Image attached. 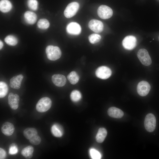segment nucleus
<instances>
[{"label":"nucleus","instance_id":"nucleus-6","mask_svg":"<svg viewBox=\"0 0 159 159\" xmlns=\"http://www.w3.org/2000/svg\"><path fill=\"white\" fill-rule=\"evenodd\" d=\"M97 14L99 16L103 19H107L112 15L113 11L109 7L105 5L100 6L98 9Z\"/></svg>","mask_w":159,"mask_h":159},{"label":"nucleus","instance_id":"nucleus-33","mask_svg":"<svg viewBox=\"0 0 159 159\" xmlns=\"http://www.w3.org/2000/svg\"><path fill=\"white\" fill-rule=\"evenodd\" d=\"M6 157V153L2 148H0V159H4Z\"/></svg>","mask_w":159,"mask_h":159},{"label":"nucleus","instance_id":"nucleus-20","mask_svg":"<svg viewBox=\"0 0 159 159\" xmlns=\"http://www.w3.org/2000/svg\"><path fill=\"white\" fill-rule=\"evenodd\" d=\"M107 134V131L105 128H100L96 136V141L99 143H102L105 139Z\"/></svg>","mask_w":159,"mask_h":159},{"label":"nucleus","instance_id":"nucleus-28","mask_svg":"<svg viewBox=\"0 0 159 159\" xmlns=\"http://www.w3.org/2000/svg\"><path fill=\"white\" fill-rule=\"evenodd\" d=\"M101 38L100 35L93 34H90L88 37V39L90 42L92 44L97 43L100 41Z\"/></svg>","mask_w":159,"mask_h":159},{"label":"nucleus","instance_id":"nucleus-11","mask_svg":"<svg viewBox=\"0 0 159 159\" xmlns=\"http://www.w3.org/2000/svg\"><path fill=\"white\" fill-rule=\"evenodd\" d=\"M67 33L72 35H77L81 32V28L80 25L75 22H71L69 23L66 27Z\"/></svg>","mask_w":159,"mask_h":159},{"label":"nucleus","instance_id":"nucleus-22","mask_svg":"<svg viewBox=\"0 0 159 159\" xmlns=\"http://www.w3.org/2000/svg\"><path fill=\"white\" fill-rule=\"evenodd\" d=\"M38 134L37 130L35 128L29 127L25 129L23 131V134L25 138L29 140Z\"/></svg>","mask_w":159,"mask_h":159},{"label":"nucleus","instance_id":"nucleus-34","mask_svg":"<svg viewBox=\"0 0 159 159\" xmlns=\"http://www.w3.org/2000/svg\"><path fill=\"white\" fill-rule=\"evenodd\" d=\"M3 46V42L0 40V49H1Z\"/></svg>","mask_w":159,"mask_h":159},{"label":"nucleus","instance_id":"nucleus-16","mask_svg":"<svg viewBox=\"0 0 159 159\" xmlns=\"http://www.w3.org/2000/svg\"><path fill=\"white\" fill-rule=\"evenodd\" d=\"M107 112L110 116L117 118H121L124 114L121 110L115 107H111L109 108Z\"/></svg>","mask_w":159,"mask_h":159},{"label":"nucleus","instance_id":"nucleus-12","mask_svg":"<svg viewBox=\"0 0 159 159\" xmlns=\"http://www.w3.org/2000/svg\"><path fill=\"white\" fill-rule=\"evenodd\" d=\"M19 97L17 94L12 93L9 94L8 97V102L10 107L14 110L17 109L19 105Z\"/></svg>","mask_w":159,"mask_h":159},{"label":"nucleus","instance_id":"nucleus-15","mask_svg":"<svg viewBox=\"0 0 159 159\" xmlns=\"http://www.w3.org/2000/svg\"><path fill=\"white\" fill-rule=\"evenodd\" d=\"M1 131L3 133L7 136L11 135L14 131V127L13 124L9 122L4 123L2 126Z\"/></svg>","mask_w":159,"mask_h":159},{"label":"nucleus","instance_id":"nucleus-19","mask_svg":"<svg viewBox=\"0 0 159 159\" xmlns=\"http://www.w3.org/2000/svg\"><path fill=\"white\" fill-rule=\"evenodd\" d=\"M12 5L8 0H1L0 1V10L4 13L9 11L11 9Z\"/></svg>","mask_w":159,"mask_h":159},{"label":"nucleus","instance_id":"nucleus-24","mask_svg":"<svg viewBox=\"0 0 159 159\" xmlns=\"http://www.w3.org/2000/svg\"><path fill=\"white\" fill-rule=\"evenodd\" d=\"M8 87L7 85L4 82L1 81L0 82V97H4L7 94Z\"/></svg>","mask_w":159,"mask_h":159},{"label":"nucleus","instance_id":"nucleus-10","mask_svg":"<svg viewBox=\"0 0 159 159\" xmlns=\"http://www.w3.org/2000/svg\"><path fill=\"white\" fill-rule=\"evenodd\" d=\"M88 27L90 29L94 32L99 33L103 31L104 25L101 21L95 19H92L89 22Z\"/></svg>","mask_w":159,"mask_h":159},{"label":"nucleus","instance_id":"nucleus-27","mask_svg":"<svg viewBox=\"0 0 159 159\" xmlns=\"http://www.w3.org/2000/svg\"><path fill=\"white\" fill-rule=\"evenodd\" d=\"M49 25L48 21L45 19H40L37 23V26L38 28L43 29H47L49 27Z\"/></svg>","mask_w":159,"mask_h":159},{"label":"nucleus","instance_id":"nucleus-35","mask_svg":"<svg viewBox=\"0 0 159 159\" xmlns=\"http://www.w3.org/2000/svg\"><path fill=\"white\" fill-rule=\"evenodd\" d=\"M158 39H159V38H158Z\"/></svg>","mask_w":159,"mask_h":159},{"label":"nucleus","instance_id":"nucleus-14","mask_svg":"<svg viewBox=\"0 0 159 159\" xmlns=\"http://www.w3.org/2000/svg\"><path fill=\"white\" fill-rule=\"evenodd\" d=\"M23 78V76L22 74H19L13 77L10 81V87L14 89H19L21 87Z\"/></svg>","mask_w":159,"mask_h":159},{"label":"nucleus","instance_id":"nucleus-9","mask_svg":"<svg viewBox=\"0 0 159 159\" xmlns=\"http://www.w3.org/2000/svg\"><path fill=\"white\" fill-rule=\"evenodd\" d=\"M137 39L136 37L132 35L126 37L122 41V44L124 47L129 50L132 49L136 46Z\"/></svg>","mask_w":159,"mask_h":159},{"label":"nucleus","instance_id":"nucleus-3","mask_svg":"<svg viewBox=\"0 0 159 159\" xmlns=\"http://www.w3.org/2000/svg\"><path fill=\"white\" fill-rule=\"evenodd\" d=\"M156 120L155 116L152 113H149L146 116L144 122V126L148 132H151L154 131L156 127Z\"/></svg>","mask_w":159,"mask_h":159},{"label":"nucleus","instance_id":"nucleus-17","mask_svg":"<svg viewBox=\"0 0 159 159\" xmlns=\"http://www.w3.org/2000/svg\"><path fill=\"white\" fill-rule=\"evenodd\" d=\"M24 17L26 22L30 24H34L37 19V16L36 14L33 12L29 11L25 12Z\"/></svg>","mask_w":159,"mask_h":159},{"label":"nucleus","instance_id":"nucleus-23","mask_svg":"<svg viewBox=\"0 0 159 159\" xmlns=\"http://www.w3.org/2000/svg\"><path fill=\"white\" fill-rule=\"evenodd\" d=\"M67 79L69 82L72 85L76 84L78 81L79 77L77 73L73 71L70 72L68 75Z\"/></svg>","mask_w":159,"mask_h":159},{"label":"nucleus","instance_id":"nucleus-2","mask_svg":"<svg viewBox=\"0 0 159 159\" xmlns=\"http://www.w3.org/2000/svg\"><path fill=\"white\" fill-rule=\"evenodd\" d=\"M52 105L51 99L47 97H44L40 99L37 103L36 109L39 112H44L49 110Z\"/></svg>","mask_w":159,"mask_h":159},{"label":"nucleus","instance_id":"nucleus-1","mask_svg":"<svg viewBox=\"0 0 159 159\" xmlns=\"http://www.w3.org/2000/svg\"><path fill=\"white\" fill-rule=\"evenodd\" d=\"M46 53L48 59L52 61L58 59L62 54L60 48L57 46L53 45H49L47 47Z\"/></svg>","mask_w":159,"mask_h":159},{"label":"nucleus","instance_id":"nucleus-31","mask_svg":"<svg viewBox=\"0 0 159 159\" xmlns=\"http://www.w3.org/2000/svg\"><path fill=\"white\" fill-rule=\"evenodd\" d=\"M41 141L40 137L37 135L33 136L29 139L30 143L34 145H37L39 144Z\"/></svg>","mask_w":159,"mask_h":159},{"label":"nucleus","instance_id":"nucleus-32","mask_svg":"<svg viewBox=\"0 0 159 159\" xmlns=\"http://www.w3.org/2000/svg\"><path fill=\"white\" fill-rule=\"evenodd\" d=\"M18 152V149L17 146L14 144H12L9 149V153L11 155H15Z\"/></svg>","mask_w":159,"mask_h":159},{"label":"nucleus","instance_id":"nucleus-7","mask_svg":"<svg viewBox=\"0 0 159 159\" xmlns=\"http://www.w3.org/2000/svg\"><path fill=\"white\" fill-rule=\"evenodd\" d=\"M112 71L108 67L101 66L98 67L95 71V75L98 78L106 79L109 78L112 74Z\"/></svg>","mask_w":159,"mask_h":159},{"label":"nucleus","instance_id":"nucleus-8","mask_svg":"<svg viewBox=\"0 0 159 159\" xmlns=\"http://www.w3.org/2000/svg\"><path fill=\"white\" fill-rule=\"evenodd\" d=\"M150 89V86L149 83L145 81H142L138 84L137 90L138 94L141 96L147 95Z\"/></svg>","mask_w":159,"mask_h":159},{"label":"nucleus","instance_id":"nucleus-13","mask_svg":"<svg viewBox=\"0 0 159 159\" xmlns=\"http://www.w3.org/2000/svg\"><path fill=\"white\" fill-rule=\"evenodd\" d=\"M52 80L53 83L59 87L64 86L66 82V79L65 76L61 74H54L53 75Z\"/></svg>","mask_w":159,"mask_h":159},{"label":"nucleus","instance_id":"nucleus-29","mask_svg":"<svg viewBox=\"0 0 159 159\" xmlns=\"http://www.w3.org/2000/svg\"><path fill=\"white\" fill-rule=\"evenodd\" d=\"M89 153L91 157L93 159H100L101 158L100 153L96 149L91 148L89 150Z\"/></svg>","mask_w":159,"mask_h":159},{"label":"nucleus","instance_id":"nucleus-18","mask_svg":"<svg viewBox=\"0 0 159 159\" xmlns=\"http://www.w3.org/2000/svg\"><path fill=\"white\" fill-rule=\"evenodd\" d=\"M51 130L52 134L55 137H60L63 135V128L60 125L58 124H55L53 125Z\"/></svg>","mask_w":159,"mask_h":159},{"label":"nucleus","instance_id":"nucleus-26","mask_svg":"<svg viewBox=\"0 0 159 159\" xmlns=\"http://www.w3.org/2000/svg\"><path fill=\"white\" fill-rule=\"evenodd\" d=\"M70 97L73 102H77L81 100L82 98V95L79 91L74 90L72 91L71 92Z\"/></svg>","mask_w":159,"mask_h":159},{"label":"nucleus","instance_id":"nucleus-21","mask_svg":"<svg viewBox=\"0 0 159 159\" xmlns=\"http://www.w3.org/2000/svg\"><path fill=\"white\" fill-rule=\"evenodd\" d=\"M34 151V148L32 146L29 145L22 150L21 154L26 159H30L33 156Z\"/></svg>","mask_w":159,"mask_h":159},{"label":"nucleus","instance_id":"nucleus-4","mask_svg":"<svg viewBox=\"0 0 159 159\" xmlns=\"http://www.w3.org/2000/svg\"><path fill=\"white\" fill-rule=\"evenodd\" d=\"M80 7L79 3L76 2L69 4L64 11V15L67 18H70L75 15Z\"/></svg>","mask_w":159,"mask_h":159},{"label":"nucleus","instance_id":"nucleus-25","mask_svg":"<svg viewBox=\"0 0 159 159\" xmlns=\"http://www.w3.org/2000/svg\"><path fill=\"white\" fill-rule=\"evenodd\" d=\"M4 40L7 44L12 46L16 45L18 42L17 38L12 35L7 36L5 38Z\"/></svg>","mask_w":159,"mask_h":159},{"label":"nucleus","instance_id":"nucleus-5","mask_svg":"<svg viewBox=\"0 0 159 159\" xmlns=\"http://www.w3.org/2000/svg\"><path fill=\"white\" fill-rule=\"evenodd\" d=\"M137 57L143 65H150L152 63L151 58L147 50L145 49H140L137 53Z\"/></svg>","mask_w":159,"mask_h":159},{"label":"nucleus","instance_id":"nucleus-30","mask_svg":"<svg viewBox=\"0 0 159 159\" xmlns=\"http://www.w3.org/2000/svg\"><path fill=\"white\" fill-rule=\"evenodd\" d=\"M27 4L29 8L32 10L35 11L38 8V2L37 0H28Z\"/></svg>","mask_w":159,"mask_h":159}]
</instances>
